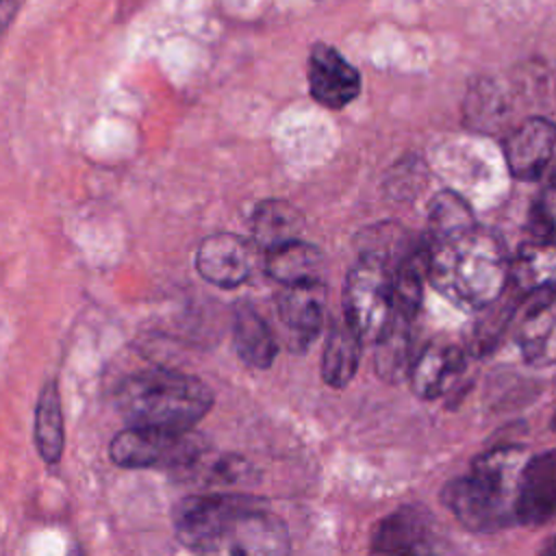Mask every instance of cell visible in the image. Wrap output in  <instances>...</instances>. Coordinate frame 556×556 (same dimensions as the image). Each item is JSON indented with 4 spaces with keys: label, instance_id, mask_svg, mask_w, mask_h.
<instances>
[{
    "label": "cell",
    "instance_id": "obj_1",
    "mask_svg": "<svg viewBox=\"0 0 556 556\" xmlns=\"http://www.w3.org/2000/svg\"><path fill=\"white\" fill-rule=\"evenodd\" d=\"M426 245L428 278L447 300L467 308H484L502 298L510 278V261L497 235L473 226Z\"/></svg>",
    "mask_w": 556,
    "mask_h": 556
},
{
    "label": "cell",
    "instance_id": "obj_2",
    "mask_svg": "<svg viewBox=\"0 0 556 556\" xmlns=\"http://www.w3.org/2000/svg\"><path fill=\"white\" fill-rule=\"evenodd\" d=\"M523 450L502 445L480 454L469 473L445 484L441 497L452 515L471 532H495L517 521V484Z\"/></svg>",
    "mask_w": 556,
    "mask_h": 556
},
{
    "label": "cell",
    "instance_id": "obj_3",
    "mask_svg": "<svg viewBox=\"0 0 556 556\" xmlns=\"http://www.w3.org/2000/svg\"><path fill=\"white\" fill-rule=\"evenodd\" d=\"M213 406V391L195 376L150 367L117 384L115 408L128 426L191 430Z\"/></svg>",
    "mask_w": 556,
    "mask_h": 556
},
{
    "label": "cell",
    "instance_id": "obj_4",
    "mask_svg": "<svg viewBox=\"0 0 556 556\" xmlns=\"http://www.w3.org/2000/svg\"><path fill=\"white\" fill-rule=\"evenodd\" d=\"M345 321L363 341H378L395 313V269L384 261L358 254L343 287Z\"/></svg>",
    "mask_w": 556,
    "mask_h": 556
},
{
    "label": "cell",
    "instance_id": "obj_5",
    "mask_svg": "<svg viewBox=\"0 0 556 556\" xmlns=\"http://www.w3.org/2000/svg\"><path fill=\"white\" fill-rule=\"evenodd\" d=\"M208 450L206 439L191 430H165L128 426L109 445L111 460L124 469H169L180 471Z\"/></svg>",
    "mask_w": 556,
    "mask_h": 556
},
{
    "label": "cell",
    "instance_id": "obj_6",
    "mask_svg": "<svg viewBox=\"0 0 556 556\" xmlns=\"http://www.w3.org/2000/svg\"><path fill=\"white\" fill-rule=\"evenodd\" d=\"M250 493H200L182 497L174 510V532L193 552H219V545L237 517L258 502Z\"/></svg>",
    "mask_w": 556,
    "mask_h": 556
},
{
    "label": "cell",
    "instance_id": "obj_7",
    "mask_svg": "<svg viewBox=\"0 0 556 556\" xmlns=\"http://www.w3.org/2000/svg\"><path fill=\"white\" fill-rule=\"evenodd\" d=\"M306 78L313 100L332 111L348 106L361 93L358 70L330 43L319 41L311 48Z\"/></svg>",
    "mask_w": 556,
    "mask_h": 556
},
{
    "label": "cell",
    "instance_id": "obj_8",
    "mask_svg": "<svg viewBox=\"0 0 556 556\" xmlns=\"http://www.w3.org/2000/svg\"><path fill=\"white\" fill-rule=\"evenodd\" d=\"M254 267V254L250 243L232 232H217L206 237L195 252L198 274L219 287L235 289L243 285Z\"/></svg>",
    "mask_w": 556,
    "mask_h": 556
},
{
    "label": "cell",
    "instance_id": "obj_9",
    "mask_svg": "<svg viewBox=\"0 0 556 556\" xmlns=\"http://www.w3.org/2000/svg\"><path fill=\"white\" fill-rule=\"evenodd\" d=\"M374 554H421L434 549L432 515L419 504H406L384 519L374 530Z\"/></svg>",
    "mask_w": 556,
    "mask_h": 556
},
{
    "label": "cell",
    "instance_id": "obj_10",
    "mask_svg": "<svg viewBox=\"0 0 556 556\" xmlns=\"http://www.w3.org/2000/svg\"><path fill=\"white\" fill-rule=\"evenodd\" d=\"M226 554H285L289 552V532L280 517L263 506V500L248 506L219 545Z\"/></svg>",
    "mask_w": 556,
    "mask_h": 556
},
{
    "label": "cell",
    "instance_id": "obj_11",
    "mask_svg": "<svg viewBox=\"0 0 556 556\" xmlns=\"http://www.w3.org/2000/svg\"><path fill=\"white\" fill-rule=\"evenodd\" d=\"M556 148V124L545 117H530L504 139L508 169L519 180H536L547 167Z\"/></svg>",
    "mask_w": 556,
    "mask_h": 556
},
{
    "label": "cell",
    "instance_id": "obj_12",
    "mask_svg": "<svg viewBox=\"0 0 556 556\" xmlns=\"http://www.w3.org/2000/svg\"><path fill=\"white\" fill-rule=\"evenodd\" d=\"M517 521L541 526L556 515V447L526 460L517 484Z\"/></svg>",
    "mask_w": 556,
    "mask_h": 556
},
{
    "label": "cell",
    "instance_id": "obj_13",
    "mask_svg": "<svg viewBox=\"0 0 556 556\" xmlns=\"http://www.w3.org/2000/svg\"><path fill=\"white\" fill-rule=\"evenodd\" d=\"M326 282H300V285H282L276 295V311L282 326L300 339V343H308L315 339L326 319Z\"/></svg>",
    "mask_w": 556,
    "mask_h": 556
},
{
    "label": "cell",
    "instance_id": "obj_14",
    "mask_svg": "<svg viewBox=\"0 0 556 556\" xmlns=\"http://www.w3.org/2000/svg\"><path fill=\"white\" fill-rule=\"evenodd\" d=\"M465 369V352L452 343H430L415 356L408 378L421 400H437Z\"/></svg>",
    "mask_w": 556,
    "mask_h": 556
},
{
    "label": "cell",
    "instance_id": "obj_15",
    "mask_svg": "<svg viewBox=\"0 0 556 556\" xmlns=\"http://www.w3.org/2000/svg\"><path fill=\"white\" fill-rule=\"evenodd\" d=\"M263 269L280 285L317 282L326 276V256L317 245L293 239L267 250Z\"/></svg>",
    "mask_w": 556,
    "mask_h": 556
},
{
    "label": "cell",
    "instance_id": "obj_16",
    "mask_svg": "<svg viewBox=\"0 0 556 556\" xmlns=\"http://www.w3.org/2000/svg\"><path fill=\"white\" fill-rule=\"evenodd\" d=\"M510 280L519 293L528 295L556 291V241L523 243L510 261Z\"/></svg>",
    "mask_w": 556,
    "mask_h": 556
},
{
    "label": "cell",
    "instance_id": "obj_17",
    "mask_svg": "<svg viewBox=\"0 0 556 556\" xmlns=\"http://www.w3.org/2000/svg\"><path fill=\"white\" fill-rule=\"evenodd\" d=\"M519 348L523 358L536 367L556 363V291L543 293L530 306L519 328Z\"/></svg>",
    "mask_w": 556,
    "mask_h": 556
},
{
    "label": "cell",
    "instance_id": "obj_18",
    "mask_svg": "<svg viewBox=\"0 0 556 556\" xmlns=\"http://www.w3.org/2000/svg\"><path fill=\"white\" fill-rule=\"evenodd\" d=\"M232 343L239 358L256 369H267L278 354V343L271 328L250 304H239L235 308Z\"/></svg>",
    "mask_w": 556,
    "mask_h": 556
},
{
    "label": "cell",
    "instance_id": "obj_19",
    "mask_svg": "<svg viewBox=\"0 0 556 556\" xmlns=\"http://www.w3.org/2000/svg\"><path fill=\"white\" fill-rule=\"evenodd\" d=\"M413 321L415 317L395 311L389 326L376 341V371L389 382L406 376L417 356L413 354Z\"/></svg>",
    "mask_w": 556,
    "mask_h": 556
},
{
    "label": "cell",
    "instance_id": "obj_20",
    "mask_svg": "<svg viewBox=\"0 0 556 556\" xmlns=\"http://www.w3.org/2000/svg\"><path fill=\"white\" fill-rule=\"evenodd\" d=\"M363 339L356 330L343 319L330 328V334L321 354V380L332 389H343L352 382L358 358H361Z\"/></svg>",
    "mask_w": 556,
    "mask_h": 556
},
{
    "label": "cell",
    "instance_id": "obj_21",
    "mask_svg": "<svg viewBox=\"0 0 556 556\" xmlns=\"http://www.w3.org/2000/svg\"><path fill=\"white\" fill-rule=\"evenodd\" d=\"M302 213L285 200H265L254 208L252 237L265 252L298 239L302 230Z\"/></svg>",
    "mask_w": 556,
    "mask_h": 556
},
{
    "label": "cell",
    "instance_id": "obj_22",
    "mask_svg": "<svg viewBox=\"0 0 556 556\" xmlns=\"http://www.w3.org/2000/svg\"><path fill=\"white\" fill-rule=\"evenodd\" d=\"M35 445L39 450V456L48 463L54 465L59 463L63 454V408H61V395L56 380H48L37 397L35 404Z\"/></svg>",
    "mask_w": 556,
    "mask_h": 556
},
{
    "label": "cell",
    "instance_id": "obj_23",
    "mask_svg": "<svg viewBox=\"0 0 556 556\" xmlns=\"http://www.w3.org/2000/svg\"><path fill=\"white\" fill-rule=\"evenodd\" d=\"M180 480H195L208 486H226V484H243L256 478L254 467L239 454H213L202 452L193 463L176 471Z\"/></svg>",
    "mask_w": 556,
    "mask_h": 556
},
{
    "label": "cell",
    "instance_id": "obj_24",
    "mask_svg": "<svg viewBox=\"0 0 556 556\" xmlns=\"http://www.w3.org/2000/svg\"><path fill=\"white\" fill-rule=\"evenodd\" d=\"M358 254H369L393 269H397L408 256H413L424 243H415L410 232L402 224H374L358 235Z\"/></svg>",
    "mask_w": 556,
    "mask_h": 556
},
{
    "label": "cell",
    "instance_id": "obj_25",
    "mask_svg": "<svg viewBox=\"0 0 556 556\" xmlns=\"http://www.w3.org/2000/svg\"><path fill=\"white\" fill-rule=\"evenodd\" d=\"M473 226H476V222H473L469 204L452 191H441L430 202L428 232H426L424 241L434 243V241L460 235Z\"/></svg>",
    "mask_w": 556,
    "mask_h": 556
},
{
    "label": "cell",
    "instance_id": "obj_26",
    "mask_svg": "<svg viewBox=\"0 0 556 556\" xmlns=\"http://www.w3.org/2000/svg\"><path fill=\"white\" fill-rule=\"evenodd\" d=\"M528 230L532 239L556 241V180H552V185L532 204Z\"/></svg>",
    "mask_w": 556,
    "mask_h": 556
},
{
    "label": "cell",
    "instance_id": "obj_27",
    "mask_svg": "<svg viewBox=\"0 0 556 556\" xmlns=\"http://www.w3.org/2000/svg\"><path fill=\"white\" fill-rule=\"evenodd\" d=\"M504 115V102L495 85L482 80L478 83L467 98V117L478 119V124H493Z\"/></svg>",
    "mask_w": 556,
    "mask_h": 556
},
{
    "label": "cell",
    "instance_id": "obj_28",
    "mask_svg": "<svg viewBox=\"0 0 556 556\" xmlns=\"http://www.w3.org/2000/svg\"><path fill=\"white\" fill-rule=\"evenodd\" d=\"M513 308L515 306H510V304H497L495 311H491L476 324V332H473V350L476 352H486L495 345L497 337L506 328L508 317L513 315Z\"/></svg>",
    "mask_w": 556,
    "mask_h": 556
},
{
    "label": "cell",
    "instance_id": "obj_29",
    "mask_svg": "<svg viewBox=\"0 0 556 556\" xmlns=\"http://www.w3.org/2000/svg\"><path fill=\"white\" fill-rule=\"evenodd\" d=\"M22 0H2V13H4V22H9V15L20 7Z\"/></svg>",
    "mask_w": 556,
    "mask_h": 556
},
{
    "label": "cell",
    "instance_id": "obj_30",
    "mask_svg": "<svg viewBox=\"0 0 556 556\" xmlns=\"http://www.w3.org/2000/svg\"><path fill=\"white\" fill-rule=\"evenodd\" d=\"M545 552H547V554H556V539L545 547Z\"/></svg>",
    "mask_w": 556,
    "mask_h": 556
},
{
    "label": "cell",
    "instance_id": "obj_31",
    "mask_svg": "<svg viewBox=\"0 0 556 556\" xmlns=\"http://www.w3.org/2000/svg\"><path fill=\"white\" fill-rule=\"evenodd\" d=\"M554 180H556V169H554Z\"/></svg>",
    "mask_w": 556,
    "mask_h": 556
}]
</instances>
